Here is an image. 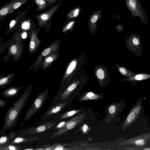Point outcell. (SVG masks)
<instances>
[{"label": "cell", "mask_w": 150, "mask_h": 150, "mask_svg": "<svg viewBox=\"0 0 150 150\" xmlns=\"http://www.w3.org/2000/svg\"><path fill=\"white\" fill-rule=\"evenodd\" d=\"M30 90L27 88L8 111L5 117L3 131L13 127L30 96Z\"/></svg>", "instance_id": "6da1fadb"}, {"label": "cell", "mask_w": 150, "mask_h": 150, "mask_svg": "<svg viewBox=\"0 0 150 150\" xmlns=\"http://www.w3.org/2000/svg\"><path fill=\"white\" fill-rule=\"evenodd\" d=\"M62 4V3H59L52 6L47 11L33 16V18H36L38 22V27L46 28L50 27L51 25L52 18L53 15Z\"/></svg>", "instance_id": "7a4b0ae2"}, {"label": "cell", "mask_w": 150, "mask_h": 150, "mask_svg": "<svg viewBox=\"0 0 150 150\" xmlns=\"http://www.w3.org/2000/svg\"><path fill=\"white\" fill-rule=\"evenodd\" d=\"M71 104V101L67 100L52 105L41 117V120H47L54 118Z\"/></svg>", "instance_id": "3957f363"}, {"label": "cell", "mask_w": 150, "mask_h": 150, "mask_svg": "<svg viewBox=\"0 0 150 150\" xmlns=\"http://www.w3.org/2000/svg\"><path fill=\"white\" fill-rule=\"evenodd\" d=\"M48 94V91H45L37 97L25 114V121L29 120L36 112L41 109L46 100Z\"/></svg>", "instance_id": "277c9868"}, {"label": "cell", "mask_w": 150, "mask_h": 150, "mask_svg": "<svg viewBox=\"0 0 150 150\" xmlns=\"http://www.w3.org/2000/svg\"><path fill=\"white\" fill-rule=\"evenodd\" d=\"M126 48L138 57L141 56L142 45L140 36L133 34L127 38L125 42Z\"/></svg>", "instance_id": "5b68a950"}, {"label": "cell", "mask_w": 150, "mask_h": 150, "mask_svg": "<svg viewBox=\"0 0 150 150\" xmlns=\"http://www.w3.org/2000/svg\"><path fill=\"white\" fill-rule=\"evenodd\" d=\"M85 116L84 114L77 115L66 121L64 125L57 130L52 135L51 138H54L72 129L81 123Z\"/></svg>", "instance_id": "8992f818"}, {"label": "cell", "mask_w": 150, "mask_h": 150, "mask_svg": "<svg viewBox=\"0 0 150 150\" xmlns=\"http://www.w3.org/2000/svg\"><path fill=\"white\" fill-rule=\"evenodd\" d=\"M94 74L100 86L107 85L110 81L108 69L103 64L95 66Z\"/></svg>", "instance_id": "52a82bcc"}, {"label": "cell", "mask_w": 150, "mask_h": 150, "mask_svg": "<svg viewBox=\"0 0 150 150\" xmlns=\"http://www.w3.org/2000/svg\"><path fill=\"white\" fill-rule=\"evenodd\" d=\"M56 125V123L53 122L51 121L50 122L39 125L30 130L28 132H30V134H38L50 129L55 126Z\"/></svg>", "instance_id": "ba28073f"}, {"label": "cell", "mask_w": 150, "mask_h": 150, "mask_svg": "<svg viewBox=\"0 0 150 150\" xmlns=\"http://www.w3.org/2000/svg\"><path fill=\"white\" fill-rule=\"evenodd\" d=\"M82 110L81 109L68 111L64 113L62 112L55 117L51 121L57 123L64 119L76 115Z\"/></svg>", "instance_id": "9c48e42d"}, {"label": "cell", "mask_w": 150, "mask_h": 150, "mask_svg": "<svg viewBox=\"0 0 150 150\" xmlns=\"http://www.w3.org/2000/svg\"><path fill=\"white\" fill-rule=\"evenodd\" d=\"M98 15L94 14L88 18V24L90 32L94 34L96 33Z\"/></svg>", "instance_id": "30bf717a"}, {"label": "cell", "mask_w": 150, "mask_h": 150, "mask_svg": "<svg viewBox=\"0 0 150 150\" xmlns=\"http://www.w3.org/2000/svg\"><path fill=\"white\" fill-rule=\"evenodd\" d=\"M16 0H13L11 1L4 4L0 8V20L5 18L12 8L14 3Z\"/></svg>", "instance_id": "8fae6325"}, {"label": "cell", "mask_w": 150, "mask_h": 150, "mask_svg": "<svg viewBox=\"0 0 150 150\" xmlns=\"http://www.w3.org/2000/svg\"><path fill=\"white\" fill-rule=\"evenodd\" d=\"M78 82L74 83L69 86L62 93L60 98L61 102L65 101L70 96L73 91L77 87Z\"/></svg>", "instance_id": "7c38bea8"}, {"label": "cell", "mask_w": 150, "mask_h": 150, "mask_svg": "<svg viewBox=\"0 0 150 150\" xmlns=\"http://www.w3.org/2000/svg\"><path fill=\"white\" fill-rule=\"evenodd\" d=\"M150 77V74L144 73H141L136 74L130 78L122 79H120L118 81H141L146 79Z\"/></svg>", "instance_id": "4fadbf2b"}, {"label": "cell", "mask_w": 150, "mask_h": 150, "mask_svg": "<svg viewBox=\"0 0 150 150\" xmlns=\"http://www.w3.org/2000/svg\"><path fill=\"white\" fill-rule=\"evenodd\" d=\"M39 40L37 38L36 33L33 30L30 42L29 50L32 52L36 49L39 44Z\"/></svg>", "instance_id": "5bb4252c"}, {"label": "cell", "mask_w": 150, "mask_h": 150, "mask_svg": "<svg viewBox=\"0 0 150 150\" xmlns=\"http://www.w3.org/2000/svg\"><path fill=\"white\" fill-rule=\"evenodd\" d=\"M81 9L80 6H75L72 8L67 15V20L75 19L79 16Z\"/></svg>", "instance_id": "9a60e30c"}, {"label": "cell", "mask_w": 150, "mask_h": 150, "mask_svg": "<svg viewBox=\"0 0 150 150\" xmlns=\"http://www.w3.org/2000/svg\"><path fill=\"white\" fill-rule=\"evenodd\" d=\"M116 67L119 72L127 78L132 77L136 74L135 73L128 69L125 67L121 66L118 63H117Z\"/></svg>", "instance_id": "2e32d148"}, {"label": "cell", "mask_w": 150, "mask_h": 150, "mask_svg": "<svg viewBox=\"0 0 150 150\" xmlns=\"http://www.w3.org/2000/svg\"><path fill=\"white\" fill-rule=\"evenodd\" d=\"M140 109V107L139 105L136 106L133 108L128 115L126 122L129 123L133 121L139 112Z\"/></svg>", "instance_id": "e0dca14e"}, {"label": "cell", "mask_w": 150, "mask_h": 150, "mask_svg": "<svg viewBox=\"0 0 150 150\" xmlns=\"http://www.w3.org/2000/svg\"><path fill=\"white\" fill-rule=\"evenodd\" d=\"M15 74L11 73L6 76H0V86H5L9 83L14 77Z\"/></svg>", "instance_id": "ac0fdd59"}, {"label": "cell", "mask_w": 150, "mask_h": 150, "mask_svg": "<svg viewBox=\"0 0 150 150\" xmlns=\"http://www.w3.org/2000/svg\"><path fill=\"white\" fill-rule=\"evenodd\" d=\"M76 23L75 19L67 20L64 23V25L62 31L64 32L69 30H72L75 27Z\"/></svg>", "instance_id": "d6986e66"}, {"label": "cell", "mask_w": 150, "mask_h": 150, "mask_svg": "<svg viewBox=\"0 0 150 150\" xmlns=\"http://www.w3.org/2000/svg\"><path fill=\"white\" fill-rule=\"evenodd\" d=\"M21 88L11 87L7 89L3 92V94L7 97L14 96L17 93Z\"/></svg>", "instance_id": "ffe728a7"}, {"label": "cell", "mask_w": 150, "mask_h": 150, "mask_svg": "<svg viewBox=\"0 0 150 150\" xmlns=\"http://www.w3.org/2000/svg\"><path fill=\"white\" fill-rule=\"evenodd\" d=\"M33 2L38 6V7L35 8L37 12L46 9L48 6L45 0H34Z\"/></svg>", "instance_id": "44dd1931"}, {"label": "cell", "mask_w": 150, "mask_h": 150, "mask_svg": "<svg viewBox=\"0 0 150 150\" xmlns=\"http://www.w3.org/2000/svg\"><path fill=\"white\" fill-rule=\"evenodd\" d=\"M76 63L77 60L76 59H74L71 62L67 68L64 74L65 77L68 76L73 71L76 67Z\"/></svg>", "instance_id": "7402d4cb"}, {"label": "cell", "mask_w": 150, "mask_h": 150, "mask_svg": "<svg viewBox=\"0 0 150 150\" xmlns=\"http://www.w3.org/2000/svg\"><path fill=\"white\" fill-rule=\"evenodd\" d=\"M28 0H16L13 4L9 14L26 3Z\"/></svg>", "instance_id": "603a6c76"}, {"label": "cell", "mask_w": 150, "mask_h": 150, "mask_svg": "<svg viewBox=\"0 0 150 150\" xmlns=\"http://www.w3.org/2000/svg\"><path fill=\"white\" fill-rule=\"evenodd\" d=\"M18 43H16L11 46L10 48V52L13 55L16 56H17L19 57L18 55H20L21 49L19 48Z\"/></svg>", "instance_id": "cb8c5ba5"}, {"label": "cell", "mask_w": 150, "mask_h": 150, "mask_svg": "<svg viewBox=\"0 0 150 150\" xmlns=\"http://www.w3.org/2000/svg\"><path fill=\"white\" fill-rule=\"evenodd\" d=\"M27 13V11L24 12L23 13L20 14L18 17H17L16 19L11 21L10 23L8 29L11 30L14 28V27L16 25L19 20L21 19V18L24 17Z\"/></svg>", "instance_id": "d4e9b609"}, {"label": "cell", "mask_w": 150, "mask_h": 150, "mask_svg": "<svg viewBox=\"0 0 150 150\" xmlns=\"http://www.w3.org/2000/svg\"><path fill=\"white\" fill-rule=\"evenodd\" d=\"M57 57L56 54H53L46 57L44 61L43 65V68L45 69Z\"/></svg>", "instance_id": "484cf974"}, {"label": "cell", "mask_w": 150, "mask_h": 150, "mask_svg": "<svg viewBox=\"0 0 150 150\" xmlns=\"http://www.w3.org/2000/svg\"><path fill=\"white\" fill-rule=\"evenodd\" d=\"M30 19H28L23 22L21 25L22 29L25 30H27L30 29L32 22H33Z\"/></svg>", "instance_id": "4316f807"}, {"label": "cell", "mask_w": 150, "mask_h": 150, "mask_svg": "<svg viewBox=\"0 0 150 150\" xmlns=\"http://www.w3.org/2000/svg\"><path fill=\"white\" fill-rule=\"evenodd\" d=\"M132 142L129 143H133L134 144L137 145H143L145 144L146 141L143 138H137L134 139V141H132Z\"/></svg>", "instance_id": "83f0119b"}, {"label": "cell", "mask_w": 150, "mask_h": 150, "mask_svg": "<svg viewBox=\"0 0 150 150\" xmlns=\"http://www.w3.org/2000/svg\"><path fill=\"white\" fill-rule=\"evenodd\" d=\"M94 94L92 92H89L83 96L80 99V100H83L88 99H91L94 96Z\"/></svg>", "instance_id": "f1b7e54d"}, {"label": "cell", "mask_w": 150, "mask_h": 150, "mask_svg": "<svg viewBox=\"0 0 150 150\" xmlns=\"http://www.w3.org/2000/svg\"><path fill=\"white\" fill-rule=\"evenodd\" d=\"M30 139H26L21 137H17L12 142V143H20L23 142L30 141Z\"/></svg>", "instance_id": "f546056e"}, {"label": "cell", "mask_w": 150, "mask_h": 150, "mask_svg": "<svg viewBox=\"0 0 150 150\" xmlns=\"http://www.w3.org/2000/svg\"><path fill=\"white\" fill-rule=\"evenodd\" d=\"M52 48L50 47L45 49L42 51V55L44 57L47 56L51 52Z\"/></svg>", "instance_id": "4dcf8cb0"}, {"label": "cell", "mask_w": 150, "mask_h": 150, "mask_svg": "<svg viewBox=\"0 0 150 150\" xmlns=\"http://www.w3.org/2000/svg\"><path fill=\"white\" fill-rule=\"evenodd\" d=\"M48 6H52L53 5L58 1L60 0V3L62 2V0H45Z\"/></svg>", "instance_id": "1f68e13d"}, {"label": "cell", "mask_w": 150, "mask_h": 150, "mask_svg": "<svg viewBox=\"0 0 150 150\" xmlns=\"http://www.w3.org/2000/svg\"><path fill=\"white\" fill-rule=\"evenodd\" d=\"M8 137L7 136H2L0 137V145L6 143L8 139Z\"/></svg>", "instance_id": "d6a6232c"}, {"label": "cell", "mask_w": 150, "mask_h": 150, "mask_svg": "<svg viewBox=\"0 0 150 150\" xmlns=\"http://www.w3.org/2000/svg\"><path fill=\"white\" fill-rule=\"evenodd\" d=\"M4 149L5 150H18L19 149L18 147L13 145H9L6 147H5Z\"/></svg>", "instance_id": "836d02e7"}, {"label": "cell", "mask_w": 150, "mask_h": 150, "mask_svg": "<svg viewBox=\"0 0 150 150\" xmlns=\"http://www.w3.org/2000/svg\"><path fill=\"white\" fill-rule=\"evenodd\" d=\"M115 110L116 107L113 105H111L109 109V112L111 114H113L115 112Z\"/></svg>", "instance_id": "e575fe53"}, {"label": "cell", "mask_w": 150, "mask_h": 150, "mask_svg": "<svg viewBox=\"0 0 150 150\" xmlns=\"http://www.w3.org/2000/svg\"><path fill=\"white\" fill-rule=\"evenodd\" d=\"M115 29L117 31L122 32L123 30L124 29L122 25H118L116 26Z\"/></svg>", "instance_id": "d590c367"}, {"label": "cell", "mask_w": 150, "mask_h": 150, "mask_svg": "<svg viewBox=\"0 0 150 150\" xmlns=\"http://www.w3.org/2000/svg\"><path fill=\"white\" fill-rule=\"evenodd\" d=\"M66 123V121H63L59 123L57 126H55V129H58L63 127Z\"/></svg>", "instance_id": "8d00e7d4"}, {"label": "cell", "mask_w": 150, "mask_h": 150, "mask_svg": "<svg viewBox=\"0 0 150 150\" xmlns=\"http://www.w3.org/2000/svg\"><path fill=\"white\" fill-rule=\"evenodd\" d=\"M88 126L86 124H85L83 126L82 129V130L83 132L85 133L86 132L88 129Z\"/></svg>", "instance_id": "74e56055"}, {"label": "cell", "mask_w": 150, "mask_h": 150, "mask_svg": "<svg viewBox=\"0 0 150 150\" xmlns=\"http://www.w3.org/2000/svg\"><path fill=\"white\" fill-rule=\"evenodd\" d=\"M21 37L23 39H25L27 37V34L26 32L24 31L23 32L21 35Z\"/></svg>", "instance_id": "f35d334b"}, {"label": "cell", "mask_w": 150, "mask_h": 150, "mask_svg": "<svg viewBox=\"0 0 150 150\" xmlns=\"http://www.w3.org/2000/svg\"><path fill=\"white\" fill-rule=\"evenodd\" d=\"M6 102L4 100H0V106L1 107L4 106L6 103Z\"/></svg>", "instance_id": "ab89813d"}, {"label": "cell", "mask_w": 150, "mask_h": 150, "mask_svg": "<svg viewBox=\"0 0 150 150\" xmlns=\"http://www.w3.org/2000/svg\"><path fill=\"white\" fill-rule=\"evenodd\" d=\"M25 150H33V149H25Z\"/></svg>", "instance_id": "60d3db41"}]
</instances>
